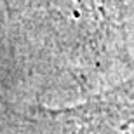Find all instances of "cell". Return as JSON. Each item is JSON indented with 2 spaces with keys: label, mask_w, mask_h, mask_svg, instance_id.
Returning a JSON list of instances; mask_svg holds the SVG:
<instances>
[{
  "label": "cell",
  "mask_w": 134,
  "mask_h": 134,
  "mask_svg": "<svg viewBox=\"0 0 134 134\" xmlns=\"http://www.w3.org/2000/svg\"><path fill=\"white\" fill-rule=\"evenodd\" d=\"M14 134H134V79L84 101L2 106V127Z\"/></svg>",
  "instance_id": "cell-1"
},
{
  "label": "cell",
  "mask_w": 134,
  "mask_h": 134,
  "mask_svg": "<svg viewBox=\"0 0 134 134\" xmlns=\"http://www.w3.org/2000/svg\"><path fill=\"white\" fill-rule=\"evenodd\" d=\"M0 134H14V132H10V131H5V129H2V132Z\"/></svg>",
  "instance_id": "cell-2"
}]
</instances>
